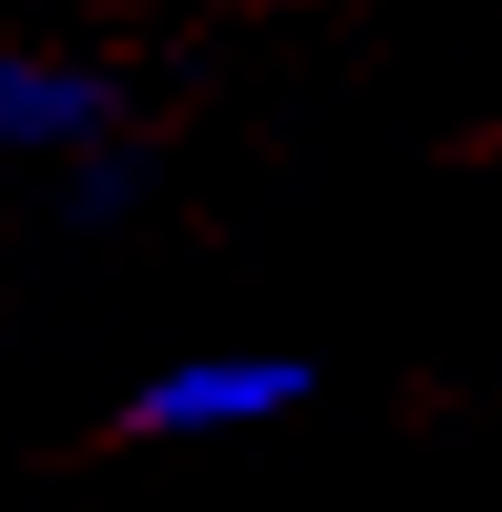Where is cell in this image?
I'll return each mask as SVG.
<instances>
[{
  "instance_id": "6da1fadb",
  "label": "cell",
  "mask_w": 502,
  "mask_h": 512,
  "mask_svg": "<svg viewBox=\"0 0 502 512\" xmlns=\"http://www.w3.org/2000/svg\"><path fill=\"white\" fill-rule=\"evenodd\" d=\"M308 400V359L287 349H205L175 359L134 390V431L154 441H236V431H267Z\"/></svg>"
},
{
  "instance_id": "7a4b0ae2",
  "label": "cell",
  "mask_w": 502,
  "mask_h": 512,
  "mask_svg": "<svg viewBox=\"0 0 502 512\" xmlns=\"http://www.w3.org/2000/svg\"><path fill=\"white\" fill-rule=\"evenodd\" d=\"M113 82L62 52H0V154H103L113 144Z\"/></svg>"
}]
</instances>
